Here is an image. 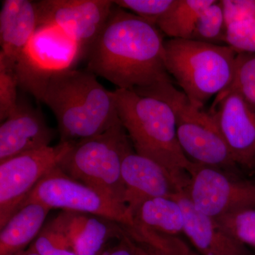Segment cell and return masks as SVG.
Masks as SVG:
<instances>
[{
    "mask_svg": "<svg viewBox=\"0 0 255 255\" xmlns=\"http://www.w3.org/2000/svg\"><path fill=\"white\" fill-rule=\"evenodd\" d=\"M164 41L157 26L114 4L87 52V70L117 89L137 94L172 82L164 63Z\"/></svg>",
    "mask_w": 255,
    "mask_h": 255,
    "instance_id": "1",
    "label": "cell"
},
{
    "mask_svg": "<svg viewBox=\"0 0 255 255\" xmlns=\"http://www.w3.org/2000/svg\"><path fill=\"white\" fill-rule=\"evenodd\" d=\"M41 102L55 115L60 142L96 136L120 122L112 91L88 70L71 69L55 74Z\"/></svg>",
    "mask_w": 255,
    "mask_h": 255,
    "instance_id": "2",
    "label": "cell"
},
{
    "mask_svg": "<svg viewBox=\"0 0 255 255\" xmlns=\"http://www.w3.org/2000/svg\"><path fill=\"white\" fill-rule=\"evenodd\" d=\"M112 93L119 120L134 150L167 169L184 190L191 161L178 141L175 115L170 106L129 90L116 89Z\"/></svg>",
    "mask_w": 255,
    "mask_h": 255,
    "instance_id": "3",
    "label": "cell"
},
{
    "mask_svg": "<svg viewBox=\"0 0 255 255\" xmlns=\"http://www.w3.org/2000/svg\"><path fill=\"white\" fill-rule=\"evenodd\" d=\"M238 52L189 39L164 41V63L194 107L203 110L210 99L226 90L234 76Z\"/></svg>",
    "mask_w": 255,
    "mask_h": 255,
    "instance_id": "4",
    "label": "cell"
},
{
    "mask_svg": "<svg viewBox=\"0 0 255 255\" xmlns=\"http://www.w3.org/2000/svg\"><path fill=\"white\" fill-rule=\"evenodd\" d=\"M132 149L120 122L100 135L73 142L58 167L68 177L126 204L122 165Z\"/></svg>",
    "mask_w": 255,
    "mask_h": 255,
    "instance_id": "5",
    "label": "cell"
},
{
    "mask_svg": "<svg viewBox=\"0 0 255 255\" xmlns=\"http://www.w3.org/2000/svg\"><path fill=\"white\" fill-rule=\"evenodd\" d=\"M140 95L164 101L174 112L178 141L191 162L232 172L238 167L214 115L194 107L173 82H166Z\"/></svg>",
    "mask_w": 255,
    "mask_h": 255,
    "instance_id": "6",
    "label": "cell"
},
{
    "mask_svg": "<svg viewBox=\"0 0 255 255\" xmlns=\"http://www.w3.org/2000/svg\"><path fill=\"white\" fill-rule=\"evenodd\" d=\"M84 58L81 46L65 32L40 25L16 63L18 87L41 102L52 77L73 69Z\"/></svg>",
    "mask_w": 255,
    "mask_h": 255,
    "instance_id": "7",
    "label": "cell"
},
{
    "mask_svg": "<svg viewBox=\"0 0 255 255\" xmlns=\"http://www.w3.org/2000/svg\"><path fill=\"white\" fill-rule=\"evenodd\" d=\"M28 201L41 203L50 210L102 216L119 223L130 233L136 229L127 204L68 177L58 165L40 181L23 204Z\"/></svg>",
    "mask_w": 255,
    "mask_h": 255,
    "instance_id": "8",
    "label": "cell"
},
{
    "mask_svg": "<svg viewBox=\"0 0 255 255\" xmlns=\"http://www.w3.org/2000/svg\"><path fill=\"white\" fill-rule=\"evenodd\" d=\"M231 172L191 162L184 191L198 211L217 219L238 210L255 208V182Z\"/></svg>",
    "mask_w": 255,
    "mask_h": 255,
    "instance_id": "9",
    "label": "cell"
},
{
    "mask_svg": "<svg viewBox=\"0 0 255 255\" xmlns=\"http://www.w3.org/2000/svg\"><path fill=\"white\" fill-rule=\"evenodd\" d=\"M72 144L60 142L0 162V228L22 206L40 181L58 165Z\"/></svg>",
    "mask_w": 255,
    "mask_h": 255,
    "instance_id": "10",
    "label": "cell"
},
{
    "mask_svg": "<svg viewBox=\"0 0 255 255\" xmlns=\"http://www.w3.org/2000/svg\"><path fill=\"white\" fill-rule=\"evenodd\" d=\"M36 4L40 25L59 28L79 43L85 58L114 6L111 0H41Z\"/></svg>",
    "mask_w": 255,
    "mask_h": 255,
    "instance_id": "11",
    "label": "cell"
},
{
    "mask_svg": "<svg viewBox=\"0 0 255 255\" xmlns=\"http://www.w3.org/2000/svg\"><path fill=\"white\" fill-rule=\"evenodd\" d=\"M209 112L238 166L255 167V107L236 91L216 96Z\"/></svg>",
    "mask_w": 255,
    "mask_h": 255,
    "instance_id": "12",
    "label": "cell"
},
{
    "mask_svg": "<svg viewBox=\"0 0 255 255\" xmlns=\"http://www.w3.org/2000/svg\"><path fill=\"white\" fill-rule=\"evenodd\" d=\"M55 135L41 110L18 99L16 110L1 122L0 162L48 147Z\"/></svg>",
    "mask_w": 255,
    "mask_h": 255,
    "instance_id": "13",
    "label": "cell"
},
{
    "mask_svg": "<svg viewBox=\"0 0 255 255\" xmlns=\"http://www.w3.org/2000/svg\"><path fill=\"white\" fill-rule=\"evenodd\" d=\"M122 177L126 189V204L130 213L154 198H171L182 189L167 169L134 149L124 157Z\"/></svg>",
    "mask_w": 255,
    "mask_h": 255,
    "instance_id": "14",
    "label": "cell"
},
{
    "mask_svg": "<svg viewBox=\"0 0 255 255\" xmlns=\"http://www.w3.org/2000/svg\"><path fill=\"white\" fill-rule=\"evenodd\" d=\"M78 255H101L127 232L116 221L96 215L62 211L52 219Z\"/></svg>",
    "mask_w": 255,
    "mask_h": 255,
    "instance_id": "15",
    "label": "cell"
},
{
    "mask_svg": "<svg viewBox=\"0 0 255 255\" xmlns=\"http://www.w3.org/2000/svg\"><path fill=\"white\" fill-rule=\"evenodd\" d=\"M171 198L179 203L184 214V233L201 255H253L248 247L228 235L216 219L194 207L184 190Z\"/></svg>",
    "mask_w": 255,
    "mask_h": 255,
    "instance_id": "16",
    "label": "cell"
},
{
    "mask_svg": "<svg viewBox=\"0 0 255 255\" xmlns=\"http://www.w3.org/2000/svg\"><path fill=\"white\" fill-rule=\"evenodd\" d=\"M132 215L136 229L129 236L157 253L161 237H178L184 233V214L173 198L148 199L137 206Z\"/></svg>",
    "mask_w": 255,
    "mask_h": 255,
    "instance_id": "17",
    "label": "cell"
},
{
    "mask_svg": "<svg viewBox=\"0 0 255 255\" xmlns=\"http://www.w3.org/2000/svg\"><path fill=\"white\" fill-rule=\"evenodd\" d=\"M39 26L36 1H3L0 11V59L16 68L18 58Z\"/></svg>",
    "mask_w": 255,
    "mask_h": 255,
    "instance_id": "18",
    "label": "cell"
},
{
    "mask_svg": "<svg viewBox=\"0 0 255 255\" xmlns=\"http://www.w3.org/2000/svg\"><path fill=\"white\" fill-rule=\"evenodd\" d=\"M50 209L37 201L23 204L0 228V255L26 251L40 234Z\"/></svg>",
    "mask_w": 255,
    "mask_h": 255,
    "instance_id": "19",
    "label": "cell"
},
{
    "mask_svg": "<svg viewBox=\"0 0 255 255\" xmlns=\"http://www.w3.org/2000/svg\"><path fill=\"white\" fill-rule=\"evenodd\" d=\"M216 0H175L157 23L164 34L174 39H189L201 14Z\"/></svg>",
    "mask_w": 255,
    "mask_h": 255,
    "instance_id": "20",
    "label": "cell"
},
{
    "mask_svg": "<svg viewBox=\"0 0 255 255\" xmlns=\"http://www.w3.org/2000/svg\"><path fill=\"white\" fill-rule=\"evenodd\" d=\"M228 24L221 0H216L198 20L189 40L227 46Z\"/></svg>",
    "mask_w": 255,
    "mask_h": 255,
    "instance_id": "21",
    "label": "cell"
},
{
    "mask_svg": "<svg viewBox=\"0 0 255 255\" xmlns=\"http://www.w3.org/2000/svg\"><path fill=\"white\" fill-rule=\"evenodd\" d=\"M215 219L236 241L246 247L255 248V208L238 210Z\"/></svg>",
    "mask_w": 255,
    "mask_h": 255,
    "instance_id": "22",
    "label": "cell"
},
{
    "mask_svg": "<svg viewBox=\"0 0 255 255\" xmlns=\"http://www.w3.org/2000/svg\"><path fill=\"white\" fill-rule=\"evenodd\" d=\"M29 248L41 255H78L64 233L50 221Z\"/></svg>",
    "mask_w": 255,
    "mask_h": 255,
    "instance_id": "23",
    "label": "cell"
},
{
    "mask_svg": "<svg viewBox=\"0 0 255 255\" xmlns=\"http://www.w3.org/2000/svg\"><path fill=\"white\" fill-rule=\"evenodd\" d=\"M18 87L16 69L0 60V122H4L17 107Z\"/></svg>",
    "mask_w": 255,
    "mask_h": 255,
    "instance_id": "24",
    "label": "cell"
},
{
    "mask_svg": "<svg viewBox=\"0 0 255 255\" xmlns=\"http://www.w3.org/2000/svg\"><path fill=\"white\" fill-rule=\"evenodd\" d=\"M175 0H117L114 4L157 26Z\"/></svg>",
    "mask_w": 255,
    "mask_h": 255,
    "instance_id": "25",
    "label": "cell"
},
{
    "mask_svg": "<svg viewBox=\"0 0 255 255\" xmlns=\"http://www.w3.org/2000/svg\"><path fill=\"white\" fill-rule=\"evenodd\" d=\"M227 44L238 52L255 53V18L228 23Z\"/></svg>",
    "mask_w": 255,
    "mask_h": 255,
    "instance_id": "26",
    "label": "cell"
},
{
    "mask_svg": "<svg viewBox=\"0 0 255 255\" xmlns=\"http://www.w3.org/2000/svg\"><path fill=\"white\" fill-rule=\"evenodd\" d=\"M255 82V53L238 52L234 76L230 86L224 91Z\"/></svg>",
    "mask_w": 255,
    "mask_h": 255,
    "instance_id": "27",
    "label": "cell"
},
{
    "mask_svg": "<svg viewBox=\"0 0 255 255\" xmlns=\"http://www.w3.org/2000/svg\"><path fill=\"white\" fill-rule=\"evenodd\" d=\"M101 255H160L140 243L126 232L125 235Z\"/></svg>",
    "mask_w": 255,
    "mask_h": 255,
    "instance_id": "28",
    "label": "cell"
},
{
    "mask_svg": "<svg viewBox=\"0 0 255 255\" xmlns=\"http://www.w3.org/2000/svg\"><path fill=\"white\" fill-rule=\"evenodd\" d=\"M226 22L255 18V0H221Z\"/></svg>",
    "mask_w": 255,
    "mask_h": 255,
    "instance_id": "29",
    "label": "cell"
},
{
    "mask_svg": "<svg viewBox=\"0 0 255 255\" xmlns=\"http://www.w3.org/2000/svg\"><path fill=\"white\" fill-rule=\"evenodd\" d=\"M14 255H41L37 253L36 252L33 251V250H31V248H28V249H26V251L21 252V253H18L17 254Z\"/></svg>",
    "mask_w": 255,
    "mask_h": 255,
    "instance_id": "30",
    "label": "cell"
}]
</instances>
